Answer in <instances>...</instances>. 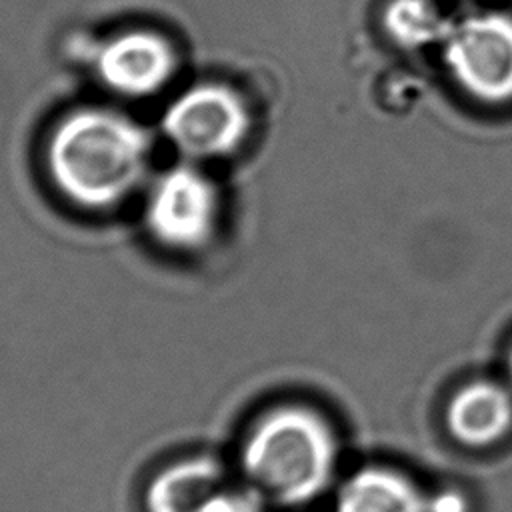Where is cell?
<instances>
[{"label":"cell","instance_id":"cell-1","mask_svg":"<svg viewBox=\"0 0 512 512\" xmlns=\"http://www.w3.org/2000/svg\"><path fill=\"white\" fill-rule=\"evenodd\" d=\"M150 156L146 130L122 112L84 106L62 116L46 142L56 192L84 210H106L130 196Z\"/></svg>","mask_w":512,"mask_h":512},{"label":"cell","instance_id":"cell-2","mask_svg":"<svg viewBox=\"0 0 512 512\" xmlns=\"http://www.w3.org/2000/svg\"><path fill=\"white\" fill-rule=\"evenodd\" d=\"M338 440L324 416L300 404L262 414L240 448L248 488L270 504L302 506L322 496L334 480Z\"/></svg>","mask_w":512,"mask_h":512},{"label":"cell","instance_id":"cell-3","mask_svg":"<svg viewBox=\"0 0 512 512\" xmlns=\"http://www.w3.org/2000/svg\"><path fill=\"white\" fill-rule=\"evenodd\" d=\"M252 118L244 98L218 82L196 84L166 108L162 126L168 138L192 158L234 152L246 138Z\"/></svg>","mask_w":512,"mask_h":512},{"label":"cell","instance_id":"cell-4","mask_svg":"<svg viewBox=\"0 0 512 512\" xmlns=\"http://www.w3.org/2000/svg\"><path fill=\"white\" fill-rule=\"evenodd\" d=\"M444 36L446 66L470 96L490 104L512 100V16H468Z\"/></svg>","mask_w":512,"mask_h":512},{"label":"cell","instance_id":"cell-5","mask_svg":"<svg viewBox=\"0 0 512 512\" xmlns=\"http://www.w3.org/2000/svg\"><path fill=\"white\" fill-rule=\"evenodd\" d=\"M218 212L220 198L212 180L194 166H176L152 184L144 222L154 240L184 252L210 240Z\"/></svg>","mask_w":512,"mask_h":512},{"label":"cell","instance_id":"cell-6","mask_svg":"<svg viewBox=\"0 0 512 512\" xmlns=\"http://www.w3.org/2000/svg\"><path fill=\"white\" fill-rule=\"evenodd\" d=\"M94 68L112 92L150 96L174 76L176 52L162 34L134 28L108 38L96 52Z\"/></svg>","mask_w":512,"mask_h":512},{"label":"cell","instance_id":"cell-7","mask_svg":"<svg viewBox=\"0 0 512 512\" xmlns=\"http://www.w3.org/2000/svg\"><path fill=\"white\" fill-rule=\"evenodd\" d=\"M446 424L460 444L490 446L512 428V394L496 382H470L448 402Z\"/></svg>","mask_w":512,"mask_h":512},{"label":"cell","instance_id":"cell-8","mask_svg":"<svg viewBox=\"0 0 512 512\" xmlns=\"http://www.w3.org/2000/svg\"><path fill=\"white\" fill-rule=\"evenodd\" d=\"M224 486V468L214 458H180L150 478L144 508L146 512H200Z\"/></svg>","mask_w":512,"mask_h":512},{"label":"cell","instance_id":"cell-9","mask_svg":"<svg viewBox=\"0 0 512 512\" xmlns=\"http://www.w3.org/2000/svg\"><path fill=\"white\" fill-rule=\"evenodd\" d=\"M336 512H426V496L404 474L366 466L340 484Z\"/></svg>","mask_w":512,"mask_h":512},{"label":"cell","instance_id":"cell-10","mask_svg":"<svg viewBox=\"0 0 512 512\" xmlns=\"http://www.w3.org/2000/svg\"><path fill=\"white\" fill-rule=\"evenodd\" d=\"M388 30L400 44L420 46L430 42L448 28H442V20L426 0H394L386 14Z\"/></svg>","mask_w":512,"mask_h":512},{"label":"cell","instance_id":"cell-11","mask_svg":"<svg viewBox=\"0 0 512 512\" xmlns=\"http://www.w3.org/2000/svg\"><path fill=\"white\" fill-rule=\"evenodd\" d=\"M266 500L252 488H230L218 490L200 512H266Z\"/></svg>","mask_w":512,"mask_h":512},{"label":"cell","instance_id":"cell-12","mask_svg":"<svg viewBox=\"0 0 512 512\" xmlns=\"http://www.w3.org/2000/svg\"><path fill=\"white\" fill-rule=\"evenodd\" d=\"M426 512H468V500L458 490H438L426 496Z\"/></svg>","mask_w":512,"mask_h":512},{"label":"cell","instance_id":"cell-13","mask_svg":"<svg viewBox=\"0 0 512 512\" xmlns=\"http://www.w3.org/2000/svg\"><path fill=\"white\" fill-rule=\"evenodd\" d=\"M508 376H510V382H512V348H510V354H508Z\"/></svg>","mask_w":512,"mask_h":512}]
</instances>
